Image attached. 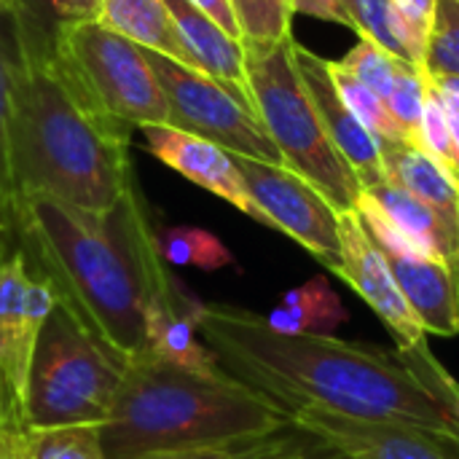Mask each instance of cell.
Segmentation results:
<instances>
[{"instance_id": "cell-1", "label": "cell", "mask_w": 459, "mask_h": 459, "mask_svg": "<svg viewBox=\"0 0 459 459\" xmlns=\"http://www.w3.org/2000/svg\"><path fill=\"white\" fill-rule=\"evenodd\" d=\"M199 336L221 371L285 417L296 409H323L459 438L457 411L436 395L409 352L331 333H277L266 317L229 304L202 307Z\"/></svg>"}, {"instance_id": "cell-2", "label": "cell", "mask_w": 459, "mask_h": 459, "mask_svg": "<svg viewBox=\"0 0 459 459\" xmlns=\"http://www.w3.org/2000/svg\"><path fill=\"white\" fill-rule=\"evenodd\" d=\"M151 210L132 183L105 212L24 194L16 239L54 299L124 368L145 355V323L175 274L156 245Z\"/></svg>"}, {"instance_id": "cell-3", "label": "cell", "mask_w": 459, "mask_h": 459, "mask_svg": "<svg viewBox=\"0 0 459 459\" xmlns=\"http://www.w3.org/2000/svg\"><path fill=\"white\" fill-rule=\"evenodd\" d=\"M132 129L97 110L54 51H19L11 161L19 199L46 194L89 212L110 210L134 183Z\"/></svg>"}, {"instance_id": "cell-4", "label": "cell", "mask_w": 459, "mask_h": 459, "mask_svg": "<svg viewBox=\"0 0 459 459\" xmlns=\"http://www.w3.org/2000/svg\"><path fill=\"white\" fill-rule=\"evenodd\" d=\"M288 417L226 371H191L153 355L124 366V379L100 428L108 459L231 449L282 428Z\"/></svg>"}, {"instance_id": "cell-5", "label": "cell", "mask_w": 459, "mask_h": 459, "mask_svg": "<svg viewBox=\"0 0 459 459\" xmlns=\"http://www.w3.org/2000/svg\"><path fill=\"white\" fill-rule=\"evenodd\" d=\"M247 91L253 108L277 145L282 164L312 183L336 212L355 210L363 188L333 148L293 59V38L280 43H245Z\"/></svg>"}, {"instance_id": "cell-6", "label": "cell", "mask_w": 459, "mask_h": 459, "mask_svg": "<svg viewBox=\"0 0 459 459\" xmlns=\"http://www.w3.org/2000/svg\"><path fill=\"white\" fill-rule=\"evenodd\" d=\"M124 368L59 301L40 325L27 382V428H102Z\"/></svg>"}, {"instance_id": "cell-7", "label": "cell", "mask_w": 459, "mask_h": 459, "mask_svg": "<svg viewBox=\"0 0 459 459\" xmlns=\"http://www.w3.org/2000/svg\"><path fill=\"white\" fill-rule=\"evenodd\" d=\"M54 56L70 83L113 121L129 129L169 121L167 100L145 48L105 24L83 22L65 30Z\"/></svg>"}, {"instance_id": "cell-8", "label": "cell", "mask_w": 459, "mask_h": 459, "mask_svg": "<svg viewBox=\"0 0 459 459\" xmlns=\"http://www.w3.org/2000/svg\"><path fill=\"white\" fill-rule=\"evenodd\" d=\"M145 54L167 100V126L204 137L234 156L285 167L250 102V94L148 48Z\"/></svg>"}, {"instance_id": "cell-9", "label": "cell", "mask_w": 459, "mask_h": 459, "mask_svg": "<svg viewBox=\"0 0 459 459\" xmlns=\"http://www.w3.org/2000/svg\"><path fill=\"white\" fill-rule=\"evenodd\" d=\"M56 304L22 247L0 255V430H27V382L40 325Z\"/></svg>"}, {"instance_id": "cell-10", "label": "cell", "mask_w": 459, "mask_h": 459, "mask_svg": "<svg viewBox=\"0 0 459 459\" xmlns=\"http://www.w3.org/2000/svg\"><path fill=\"white\" fill-rule=\"evenodd\" d=\"M250 199L264 212L266 226L288 234L333 274L342 269L339 212L304 178L280 164L234 156Z\"/></svg>"}, {"instance_id": "cell-11", "label": "cell", "mask_w": 459, "mask_h": 459, "mask_svg": "<svg viewBox=\"0 0 459 459\" xmlns=\"http://www.w3.org/2000/svg\"><path fill=\"white\" fill-rule=\"evenodd\" d=\"M339 237H342V277L387 325L390 336L395 339L398 352H417L428 347L425 325L409 307L406 296L401 293L385 255L368 237L360 215L355 210L339 212Z\"/></svg>"}, {"instance_id": "cell-12", "label": "cell", "mask_w": 459, "mask_h": 459, "mask_svg": "<svg viewBox=\"0 0 459 459\" xmlns=\"http://www.w3.org/2000/svg\"><path fill=\"white\" fill-rule=\"evenodd\" d=\"M288 420L320 436L344 459H459L457 436L428 428L355 420L323 409H296Z\"/></svg>"}, {"instance_id": "cell-13", "label": "cell", "mask_w": 459, "mask_h": 459, "mask_svg": "<svg viewBox=\"0 0 459 459\" xmlns=\"http://www.w3.org/2000/svg\"><path fill=\"white\" fill-rule=\"evenodd\" d=\"M293 59H296L299 75L312 97V105H315L333 148L347 161V167L355 172L360 188L368 191V188L385 183L387 172H385V159H382V143L344 105V100L331 78L328 59L304 48L296 40H293Z\"/></svg>"}, {"instance_id": "cell-14", "label": "cell", "mask_w": 459, "mask_h": 459, "mask_svg": "<svg viewBox=\"0 0 459 459\" xmlns=\"http://www.w3.org/2000/svg\"><path fill=\"white\" fill-rule=\"evenodd\" d=\"M140 134H143L145 151L153 153L159 161H164L186 180L202 186L204 191L221 196L223 202L234 204L239 212L266 226L264 212L255 207V202L247 194V186L237 169L234 153H229L226 148L204 137L180 132L167 124H145L140 126Z\"/></svg>"}, {"instance_id": "cell-15", "label": "cell", "mask_w": 459, "mask_h": 459, "mask_svg": "<svg viewBox=\"0 0 459 459\" xmlns=\"http://www.w3.org/2000/svg\"><path fill=\"white\" fill-rule=\"evenodd\" d=\"M204 301L191 296L186 285L175 277L164 296L151 307L145 323V352L191 368V371H215L221 368L210 347L199 336V315Z\"/></svg>"}, {"instance_id": "cell-16", "label": "cell", "mask_w": 459, "mask_h": 459, "mask_svg": "<svg viewBox=\"0 0 459 459\" xmlns=\"http://www.w3.org/2000/svg\"><path fill=\"white\" fill-rule=\"evenodd\" d=\"M406 296L409 307L425 325V333L436 336H457L459 333V293L452 272L438 264L420 255H403L379 250Z\"/></svg>"}, {"instance_id": "cell-17", "label": "cell", "mask_w": 459, "mask_h": 459, "mask_svg": "<svg viewBox=\"0 0 459 459\" xmlns=\"http://www.w3.org/2000/svg\"><path fill=\"white\" fill-rule=\"evenodd\" d=\"M164 3L172 13V22L191 59V67L250 94L247 70H245V43L231 38L226 30H221L212 19L196 11L188 0H164Z\"/></svg>"}, {"instance_id": "cell-18", "label": "cell", "mask_w": 459, "mask_h": 459, "mask_svg": "<svg viewBox=\"0 0 459 459\" xmlns=\"http://www.w3.org/2000/svg\"><path fill=\"white\" fill-rule=\"evenodd\" d=\"M387 180L422 199L452 231L459 245V191L455 180L422 151L411 145H382Z\"/></svg>"}, {"instance_id": "cell-19", "label": "cell", "mask_w": 459, "mask_h": 459, "mask_svg": "<svg viewBox=\"0 0 459 459\" xmlns=\"http://www.w3.org/2000/svg\"><path fill=\"white\" fill-rule=\"evenodd\" d=\"M97 22L137 43L140 48L191 67V59L180 43L178 27L164 0H105Z\"/></svg>"}, {"instance_id": "cell-20", "label": "cell", "mask_w": 459, "mask_h": 459, "mask_svg": "<svg viewBox=\"0 0 459 459\" xmlns=\"http://www.w3.org/2000/svg\"><path fill=\"white\" fill-rule=\"evenodd\" d=\"M105 0H8L19 51L48 54L75 24L97 22Z\"/></svg>"}, {"instance_id": "cell-21", "label": "cell", "mask_w": 459, "mask_h": 459, "mask_svg": "<svg viewBox=\"0 0 459 459\" xmlns=\"http://www.w3.org/2000/svg\"><path fill=\"white\" fill-rule=\"evenodd\" d=\"M269 328L277 333H325L347 323V309L325 277H315L293 288L266 315Z\"/></svg>"}, {"instance_id": "cell-22", "label": "cell", "mask_w": 459, "mask_h": 459, "mask_svg": "<svg viewBox=\"0 0 459 459\" xmlns=\"http://www.w3.org/2000/svg\"><path fill=\"white\" fill-rule=\"evenodd\" d=\"M19 73V46L11 13H0V221L16 234L19 191L11 161V116H13V86Z\"/></svg>"}, {"instance_id": "cell-23", "label": "cell", "mask_w": 459, "mask_h": 459, "mask_svg": "<svg viewBox=\"0 0 459 459\" xmlns=\"http://www.w3.org/2000/svg\"><path fill=\"white\" fill-rule=\"evenodd\" d=\"M331 78L344 100V105L358 116V121L382 143V145H409L403 129L398 126V121L393 118L387 102L368 89L363 81H358L342 62H328Z\"/></svg>"}, {"instance_id": "cell-24", "label": "cell", "mask_w": 459, "mask_h": 459, "mask_svg": "<svg viewBox=\"0 0 459 459\" xmlns=\"http://www.w3.org/2000/svg\"><path fill=\"white\" fill-rule=\"evenodd\" d=\"M159 255L172 266H196L204 272H215L234 264L229 247L210 231L196 226H172L156 231Z\"/></svg>"}, {"instance_id": "cell-25", "label": "cell", "mask_w": 459, "mask_h": 459, "mask_svg": "<svg viewBox=\"0 0 459 459\" xmlns=\"http://www.w3.org/2000/svg\"><path fill=\"white\" fill-rule=\"evenodd\" d=\"M229 452L234 459H344L320 436L304 430L290 420L261 438L231 446Z\"/></svg>"}, {"instance_id": "cell-26", "label": "cell", "mask_w": 459, "mask_h": 459, "mask_svg": "<svg viewBox=\"0 0 459 459\" xmlns=\"http://www.w3.org/2000/svg\"><path fill=\"white\" fill-rule=\"evenodd\" d=\"M30 459H108L102 449L100 428L73 425V428H27Z\"/></svg>"}, {"instance_id": "cell-27", "label": "cell", "mask_w": 459, "mask_h": 459, "mask_svg": "<svg viewBox=\"0 0 459 459\" xmlns=\"http://www.w3.org/2000/svg\"><path fill=\"white\" fill-rule=\"evenodd\" d=\"M422 75H425V105H422V118H420L417 151L433 159L457 186V161H455V145H452V132H449V116H446L441 91L430 81V73L425 70Z\"/></svg>"}, {"instance_id": "cell-28", "label": "cell", "mask_w": 459, "mask_h": 459, "mask_svg": "<svg viewBox=\"0 0 459 459\" xmlns=\"http://www.w3.org/2000/svg\"><path fill=\"white\" fill-rule=\"evenodd\" d=\"M242 43H280L293 38V0H231Z\"/></svg>"}, {"instance_id": "cell-29", "label": "cell", "mask_w": 459, "mask_h": 459, "mask_svg": "<svg viewBox=\"0 0 459 459\" xmlns=\"http://www.w3.org/2000/svg\"><path fill=\"white\" fill-rule=\"evenodd\" d=\"M342 65H344L358 81H363L368 89H374L385 102H387V97H390V91H393L398 75H401L406 67H411L409 62L398 59L395 54L385 51L382 46H377V43L368 40V38H358L355 48L342 59Z\"/></svg>"}, {"instance_id": "cell-30", "label": "cell", "mask_w": 459, "mask_h": 459, "mask_svg": "<svg viewBox=\"0 0 459 459\" xmlns=\"http://www.w3.org/2000/svg\"><path fill=\"white\" fill-rule=\"evenodd\" d=\"M355 19H358V38H368L377 46H382L385 51H390L398 59L411 65L406 35L395 16L393 0H355Z\"/></svg>"}, {"instance_id": "cell-31", "label": "cell", "mask_w": 459, "mask_h": 459, "mask_svg": "<svg viewBox=\"0 0 459 459\" xmlns=\"http://www.w3.org/2000/svg\"><path fill=\"white\" fill-rule=\"evenodd\" d=\"M395 16L403 27L406 46H409V59L411 65L425 73L428 70V46L436 24V11L438 0H393Z\"/></svg>"}, {"instance_id": "cell-32", "label": "cell", "mask_w": 459, "mask_h": 459, "mask_svg": "<svg viewBox=\"0 0 459 459\" xmlns=\"http://www.w3.org/2000/svg\"><path fill=\"white\" fill-rule=\"evenodd\" d=\"M428 73L459 75V0H438L428 46Z\"/></svg>"}, {"instance_id": "cell-33", "label": "cell", "mask_w": 459, "mask_h": 459, "mask_svg": "<svg viewBox=\"0 0 459 459\" xmlns=\"http://www.w3.org/2000/svg\"><path fill=\"white\" fill-rule=\"evenodd\" d=\"M422 105H425V75L414 67H406L390 97H387V108L393 113V118L398 121V126L406 134V143L411 148H417L420 140V118H422Z\"/></svg>"}, {"instance_id": "cell-34", "label": "cell", "mask_w": 459, "mask_h": 459, "mask_svg": "<svg viewBox=\"0 0 459 459\" xmlns=\"http://www.w3.org/2000/svg\"><path fill=\"white\" fill-rule=\"evenodd\" d=\"M430 81L441 91L446 116H449V132H452V145H455V161H457V191H459V75L449 73H430Z\"/></svg>"}, {"instance_id": "cell-35", "label": "cell", "mask_w": 459, "mask_h": 459, "mask_svg": "<svg viewBox=\"0 0 459 459\" xmlns=\"http://www.w3.org/2000/svg\"><path fill=\"white\" fill-rule=\"evenodd\" d=\"M196 11H202L207 19H212L221 30H226L231 38L242 40V32H239V22H237V13H234V5L231 0H188Z\"/></svg>"}, {"instance_id": "cell-36", "label": "cell", "mask_w": 459, "mask_h": 459, "mask_svg": "<svg viewBox=\"0 0 459 459\" xmlns=\"http://www.w3.org/2000/svg\"><path fill=\"white\" fill-rule=\"evenodd\" d=\"M0 459H30L27 430H0Z\"/></svg>"}, {"instance_id": "cell-37", "label": "cell", "mask_w": 459, "mask_h": 459, "mask_svg": "<svg viewBox=\"0 0 459 459\" xmlns=\"http://www.w3.org/2000/svg\"><path fill=\"white\" fill-rule=\"evenodd\" d=\"M134 459H234L229 449H191V452H167V455H145Z\"/></svg>"}, {"instance_id": "cell-38", "label": "cell", "mask_w": 459, "mask_h": 459, "mask_svg": "<svg viewBox=\"0 0 459 459\" xmlns=\"http://www.w3.org/2000/svg\"><path fill=\"white\" fill-rule=\"evenodd\" d=\"M8 11V0H0V13H5Z\"/></svg>"}]
</instances>
